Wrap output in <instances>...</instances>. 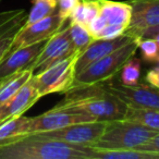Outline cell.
<instances>
[{"label": "cell", "mask_w": 159, "mask_h": 159, "mask_svg": "<svg viewBox=\"0 0 159 159\" xmlns=\"http://www.w3.org/2000/svg\"><path fill=\"white\" fill-rule=\"evenodd\" d=\"M152 38H155V40H156L157 45H158V47H159V34H157V35H155Z\"/></svg>", "instance_id": "4dcf8cb0"}, {"label": "cell", "mask_w": 159, "mask_h": 159, "mask_svg": "<svg viewBox=\"0 0 159 159\" xmlns=\"http://www.w3.org/2000/svg\"><path fill=\"white\" fill-rule=\"evenodd\" d=\"M91 121H96V119L82 109L55 106L42 115L30 118V133L52 131L70 124Z\"/></svg>", "instance_id": "52a82bcc"}, {"label": "cell", "mask_w": 159, "mask_h": 159, "mask_svg": "<svg viewBox=\"0 0 159 159\" xmlns=\"http://www.w3.org/2000/svg\"><path fill=\"white\" fill-rule=\"evenodd\" d=\"M68 25L62 27L60 31L46 40L42 51L32 66L34 74L43 72L53 63L61 61L74 53Z\"/></svg>", "instance_id": "30bf717a"}, {"label": "cell", "mask_w": 159, "mask_h": 159, "mask_svg": "<svg viewBox=\"0 0 159 159\" xmlns=\"http://www.w3.org/2000/svg\"><path fill=\"white\" fill-rule=\"evenodd\" d=\"M156 62H157V63H158V66H159V56H158V58H157Z\"/></svg>", "instance_id": "1f68e13d"}, {"label": "cell", "mask_w": 159, "mask_h": 159, "mask_svg": "<svg viewBox=\"0 0 159 159\" xmlns=\"http://www.w3.org/2000/svg\"><path fill=\"white\" fill-rule=\"evenodd\" d=\"M57 11V0H33V6L27 14L24 25H30L34 22L51 16Z\"/></svg>", "instance_id": "44dd1931"}, {"label": "cell", "mask_w": 159, "mask_h": 159, "mask_svg": "<svg viewBox=\"0 0 159 159\" xmlns=\"http://www.w3.org/2000/svg\"><path fill=\"white\" fill-rule=\"evenodd\" d=\"M124 119L159 132V110L128 106Z\"/></svg>", "instance_id": "ac0fdd59"}, {"label": "cell", "mask_w": 159, "mask_h": 159, "mask_svg": "<svg viewBox=\"0 0 159 159\" xmlns=\"http://www.w3.org/2000/svg\"><path fill=\"white\" fill-rule=\"evenodd\" d=\"M104 85L107 91L123 100L128 106L159 110V89L152 85L137 83L128 86L112 81L104 82Z\"/></svg>", "instance_id": "9c48e42d"}, {"label": "cell", "mask_w": 159, "mask_h": 159, "mask_svg": "<svg viewBox=\"0 0 159 159\" xmlns=\"http://www.w3.org/2000/svg\"><path fill=\"white\" fill-rule=\"evenodd\" d=\"M139 39L141 38H135L129 44L100 58L99 60L89 64L83 71L75 74L74 82L71 89L111 81L118 74V72H120L126 60L135 55L139 48Z\"/></svg>", "instance_id": "277c9868"}, {"label": "cell", "mask_w": 159, "mask_h": 159, "mask_svg": "<svg viewBox=\"0 0 159 159\" xmlns=\"http://www.w3.org/2000/svg\"><path fill=\"white\" fill-rule=\"evenodd\" d=\"M99 14L107 24H121L128 27L132 18V5L111 0H98Z\"/></svg>", "instance_id": "9a60e30c"}, {"label": "cell", "mask_w": 159, "mask_h": 159, "mask_svg": "<svg viewBox=\"0 0 159 159\" xmlns=\"http://www.w3.org/2000/svg\"><path fill=\"white\" fill-rule=\"evenodd\" d=\"M68 26L74 52L81 55L92 44V42L95 40V38L92 36V34L84 25L79 23H69Z\"/></svg>", "instance_id": "d6986e66"}, {"label": "cell", "mask_w": 159, "mask_h": 159, "mask_svg": "<svg viewBox=\"0 0 159 159\" xmlns=\"http://www.w3.org/2000/svg\"><path fill=\"white\" fill-rule=\"evenodd\" d=\"M30 133V117L19 116L0 124V145Z\"/></svg>", "instance_id": "2e32d148"}, {"label": "cell", "mask_w": 159, "mask_h": 159, "mask_svg": "<svg viewBox=\"0 0 159 159\" xmlns=\"http://www.w3.org/2000/svg\"><path fill=\"white\" fill-rule=\"evenodd\" d=\"M157 34H159V24L156 25V26L149 27V29L142 32L141 38H152Z\"/></svg>", "instance_id": "f546056e"}, {"label": "cell", "mask_w": 159, "mask_h": 159, "mask_svg": "<svg viewBox=\"0 0 159 159\" xmlns=\"http://www.w3.org/2000/svg\"><path fill=\"white\" fill-rule=\"evenodd\" d=\"M97 150V159H159L157 152H142L139 149Z\"/></svg>", "instance_id": "ffe728a7"}, {"label": "cell", "mask_w": 159, "mask_h": 159, "mask_svg": "<svg viewBox=\"0 0 159 159\" xmlns=\"http://www.w3.org/2000/svg\"><path fill=\"white\" fill-rule=\"evenodd\" d=\"M45 43L46 40L21 47L7 53L6 57L0 61V82L22 70L29 68L32 69V66L42 51Z\"/></svg>", "instance_id": "7c38bea8"}, {"label": "cell", "mask_w": 159, "mask_h": 159, "mask_svg": "<svg viewBox=\"0 0 159 159\" xmlns=\"http://www.w3.org/2000/svg\"><path fill=\"white\" fill-rule=\"evenodd\" d=\"M145 79L148 84L159 89V66H156V68H152L150 70H148Z\"/></svg>", "instance_id": "f1b7e54d"}, {"label": "cell", "mask_w": 159, "mask_h": 159, "mask_svg": "<svg viewBox=\"0 0 159 159\" xmlns=\"http://www.w3.org/2000/svg\"><path fill=\"white\" fill-rule=\"evenodd\" d=\"M142 59L146 62H156L159 56V47L155 38H141L139 43Z\"/></svg>", "instance_id": "603a6c76"}, {"label": "cell", "mask_w": 159, "mask_h": 159, "mask_svg": "<svg viewBox=\"0 0 159 159\" xmlns=\"http://www.w3.org/2000/svg\"><path fill=\"white\" fill-rule=\"evenodd\" d=\"M158 132L125 119L107 122L106 129L92 147L102 150L134 149Z\"/></svg>", "instance_id": "3957f363"}, {"label": "cell", "mask_w": 159, "mask_h": 159, "mask_svg": "<svg viewBox=\"0 0 159 159\" xmlns=\"http://www.w3.org/2000/svg\"><path fill=\"white\" fill-rule=\"evenodd\" d=\"M25 21L26 20H23V21H21V22L16 23L14 26H12L11 29L8 30L6 33H3L2 35L0 36V61H1V60L6 57V55L8 53L10 47H11L12 42H13L14 36L16 35L19 30L24 25Z\"/></svg>", "instance_id": "cb8c5ba5"}, {"label": "cell", "mask_w": 159, "mask_h": 159, "mask_svg": "<svg viewBox=\"0 0 159 159\" xmlns=\"http://www.w3.org/2000/svg\"><path fill=\"white\" fill-rule=\"evenodd\" d=\"M107 122L91 121L70 124L63 128L46 132H36L46 139L59 141L70 145L92 147L98 141L106 129Z\"/></svg>", "instance_id": "8992f818"}, {"label": "cell", "mask_w": 159, "mask_h": 159, "mask_svg": "<svg viewBox=\"0 0 159 159\" xmlns=\"http://www.w3.org/2000/svg\"><path fill=\"white\" fill-rule=\"evenodd\" d=\"M0 159H97V150L29 133L1 144Z\"/></svg>", "instance_id": "6da1fadb"}, {"label": "cell", "mask_w": 159, "mask_h": 159, "mask_svg": "<svg viewBox=\"0 0 159 159\" xmlns=\"http://www.w3.org/2000/svg\"><path fill=\"white\" fill-rule=\"evenodd\" d=\"M40 97L36 86L35 80L32 75L31 79L16 92L9 100L0 106V124L14 117L22 116L38 102Z\"/></svg>", "instance_id": "8fae6325"}, {"label": "cell", "mask_w": 159, "mask_h": 159, "mask_svg": "<svg viewBox=\"0 0 159 159\" xmlns=\"http://www.w3.org/2000/svg\"><path fill=\"white\" fill-rule=\"evenodd\" d=\"M141 59L135 56H132L126 60L124 66L121 68V74H120V83L128 86L136 85L139 81L141 75Z\"/></svg>", "instance_id": "7402d4cb"}, {"label": "cell", "mask_w": 159, "mask_h": 159, "mask_svg": "<svg viewBox=\"0 0 159 159\" xmlns=\"http://www.w3.org/2000/svg\"><path fill=\"white\" fill-rule=\"evenodd\" d=\"M33 75L31 68L22 70L0 82V106L9 100Z\"/></svg>", "instance_id": "e0dca14e"}, {"label": "cell", "mask_w": 159, "mask_h": 159, "mask_svg": "<svg viewBox=\"0 0 159 159\" xmlns=\"http://www.w3.org/2000/svg\"><path fill=\"white\" fill-rule=\"evenodd\" d=\"M134 149H139V150H142V152H157V154H159V132L157 133L155 136H152L148 142H146L143 145L137 146Z\"/></svg>", "instance_id": "83f0119b"}, {"label": "cell", "mask_w": 159, "mask_h": 159, "mask_svg": "<svg viewBox=\"0 0 159 159\" xmlns=\"http://www.w3.org/2000/svg\"><path fill=\"white\" fill-rule=\"evenodd\" d=\"M128 27L121 24H107L102 31L98 33L95 39H112L119 37L125 33Z\"/></svg>", "instance_id": "d4e9b609"}, {"label": "cell", "mask_w": 159, "mask_h": 159, "mask_svg": "<svg viewBox=\"0 0 159 159\" xmlns=\"http://www.w3.org/2000/svg\"><path fill=\"white\" fill-rule=\"evenodd\" d=\"M81 1L82 0H57V12L60 18L68 21L70 14Z\"/></svg>", "instance_id": "484cf974"}, {"label": "cell", "mask_w": 159, "mask_h": 159, "mask_svg": "<svg viewBox=\"0 0 159 159\" xmlns=\"http://www.w3.org/2000/svg\"><path fill=\"white\" fill-rule=\"evenodd\" d=\"M68 21H64L63 19L60 18L58 12L56 11L53 14L42 19L37 22H34L30 25H23L14 36L8 53L21 47L45 42L50 38L53 34L60 31L62 27L66 26V23Z\"/></svg>", "instance_id": "ba28073f"}, {"label": "cell", "mask_w": 159, "mask_h": 159, "mask_svg": "<svg viewBox=\"0 0 159 159\" xmlns=\"http://www.w3.org/2000/svg\"><path fill=\"white\" fill-rule=\"evenodd\" d=\"M132 18L126 33L141 38V33L159 24V0H133Z\"/></svg>", "instance_id": "4fadbf2b"}, {"label": "cell", "mask_w": 159, "mask_h": 159, "mask_svg": "<svg viewBox=\"0 0 159 159\" xmlns=\"http://www.w3.org/2000/svg\"><path fill=\"white\" fill-rule=\"evenodd\" d=\"M79 53L58 61L33 76L40 97L53 93H66L71 89L75 77V61Z\"/></svg>", "instance_id": "5b68a950"}, {"label": "cell", "mask_w": 159, "mask_h": 159, "mask_svg": "<svg viewBox=\"0 0 159 159\" xmlns=\"http://www.w3.org/2000/svg\"><path fill=\"white\" fill-rule=\"evenodd\" d=\"M137 37H133L132 35L125 33L119 37L112 39H95L92 44L77 57L75 61V74L83 71L85 68L92 64L93 62L99 60L100 58L109 55L118 48L129 44Z\"/></svg>", "instance_id": "5bb4252c"}, {"label": "cell", "mask_w": 159, "mask_h": 159, "mask_svg": "<svg viewBox=\"0 0 159 159\" xmlns=\"http://www.w3.org/2000/svg\"><path fill=\"white\" fill-rule=\"evenodd\" d=\"M59 107H75L86 111L96 121L110 122L124 119L128 105L107 91L104 83L73 87L66 92Z\"/></svg>", "instance_id": "7a4b0ae2"}, {"label": "cell", "mask_w": 159, "mask_h": 159, "mask_svg": "<svg viewBox=\"0 0 159 159\" xmlns=\"http://www.w3.org/2000/svg\"><path fill=\"white\" fill-rule=\"evenodd\" d=\"M106 25H107L106 20H105V19L99 14V16H96V18L94 19V20L92 21L89 25H87L86 29L89 30V32L92 34V36H93L94 38H96V36L98 35V33H99V32L102 31Z\"/></svg>", "instance_id": "4316f807"}]
</instances>
